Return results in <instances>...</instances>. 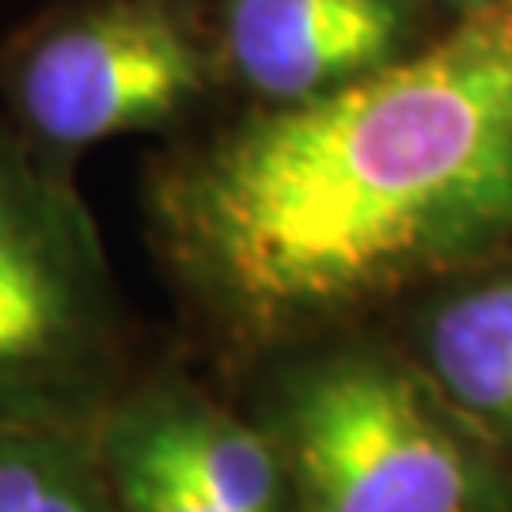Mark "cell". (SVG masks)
<instances>
[{
    "label": "cell",
    "mask_w": 512,
    "mask_h": 512,
    "mask_svg": "<svg viewBox=\"0 0 512 512\" xmlns=\"http://www.w3.org/2000/svg\"><path fill=\"white\" fill-rule=\"evenodd\" d=\"M167 266L239 342L425 293L512 251V0L304 107L243 118L152 164Z\"/></svg>",
    "instance_id": "cell-1"
},
{
    "label": "cell",
    "mask_w": 512,
    "mask_h": 512,
    "mask_svg": "<svg viewBox=\"0 0 512 512\" xmlns=\"http://www.w3.org/2000/svg\"><path fill=\"white\" fill-rule=\"evenodd\" d=\"M183 475L228 512H293L274 440L190 387L160 384L118 399L103 425Z\"/></svg>",
    "instance_id": "cell-7"
},
{
    "label": "cell",
    "mask_w": 512,
    "mask_h": 512,
    "mask_svg": "<svg viewBox=\"0 0 512 512\" xmlns=\"http://www.w3.org/2000/svg\"><path fill=\"white\" fill-rule=\"evenodd\" d=\"M258 425L293 512H512L509 467L384 346L334 342L293 357Z\"/></svg>",
    "instance_id": "cell-2"
},
{
    "label": "cell",
    "mask_w": 512,
    "mask_h": 512,
    "mask_svg": "<svg viewBox=\"0 0 512 512\" xmlns=\"http://www.w3.org/2000/svg\"><path fill=\"white\" fill-rule=\"evenodd\" d=\"M95 440L122 512H228L198 494L183 475H175L164 459L148 456L145 448L114 437L107 429H99Z\"/></svg>",
    "instance_id": "cell-9"
},
{
    "label": "cell",
    "mask_w": 512,
    "mask_h": 512,
    "mask_svg": "<svg viewBox=\"0 0 512 512\" xmlns=\"http://www.w3.org/2000/svg\"><path fill=\"white\" fill-rule=\"evenodd\" d=\"M95 433L0 425V512H122Z\"/></svg>",
    "instance_id": "cell-8"
},
{
    "label": "cell",
    "mask_w": 512,
    "mask_h": 512,
    "mask_svg": "<svg viewBox=\"0 0 512 512\" xmlns=\"http://www.w3.org/2000/svg\"><path fill=\"white\" fill-rule=\"evenodd\" d=\"M220 84L205 0H65L0 57L8 126L54 164L183 126Z\"/></svg>",
    "instance_id": "cell-4"
},
{
    "label": "cell",
    "mask_w": 512,
    "mask_h": 512,
    "mask_svg": "<svg viewBox=\"0 0 512 512\" xmlns=\"http://www.w3.org/2000/svg\"><path fill=\"white\" fill-rule=\"evenodd\" d=\"M220 80L255 107H304L414 54L444 16L425 0H205Z\"/></svg>",
    "instance_id": "cell-5"
},
{
    "label": "cell",
    "mask_w": 512,
    "mask_h": 512,
    "mask_svg": "<svg viewBox=\"0 0 512 512\" xmlns=\"http://www.w3.org/2000/svg\"><path fill=\"white\" fill-rule=\"evenodd\" d=\"M414 315L410 365L440 406L512 471V251L440 281Z\"/></svg>",
    "instance_id": "cell-6"
},
{
    "label": "cell",
    "mask_w": 512,
    "mask_h": 512,
    "mask_svg": "<svg viewBox=\"0 0 512 512\" xmlns=\"http://www.w3.org/2000/svg\"><path fill=\"white\" fill-rule=\"evenodd\" d=\"M437 16H467V12H482V8H497V4H509V0H425Z\"/></svg>",
    "instance_id": "cell-10"
},
{
    "label": "cell",
    "mask_w": 512,
    "mask_h": 512,
    "mask_svg": "<svg viewBox=\"0 0 512 512\" xmlns=\"http://www.w3.org/2000/svg\"><path fill=\"white\" fill-rule=\"evenodd\" d=\"M118 380L122 311L73 167L0 122V425L95 433Z\"/></svg>",
    "instance_id": "cell-3"
}]
</instances>
